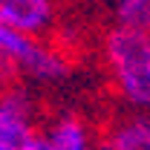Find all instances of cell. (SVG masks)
Returning a JSON list of instances; mask_svg holds the SVG:
<instances>
[{"instance_id":"cell-1","label":"cell","mask_w":150,"mask_h":150,"mask_svg":"<svg viewBox=\"0 0 150 150\" xmlns=\"http://www.w3.org/2000/svg\"><path fill=\"white\" fill-rule=\"evenodd\" d=\"M110 87L124 110H150V35L115 26L101 38Z\"/></svg>"},{"instance_id":"cell-2","label":"cell","mask_w":150,"mask_h":150,"mask_svg":"<svg viewBox=\"0 0 150 150\" xmlns=\"http://www.w3.org/2000/svg\"><path fill=\"white\" fill-rule=\"evenodd\" d=\"M0 52L18 64L20 75L35 87H55L72 72V58L58 43L46 38H35L0 23Z\"/></svg>"},{"instance_id":"cell-3","label":"cell","mask_w":150,"mask_h":150,"mask_svg":"<svg viewBox=\"0 0 150 150\" xmlns=\"http://www.w3.org/2000/svg\"><path fill=\"white\" fill-rule=\"evenodd\" d=\"M0 150H46L38 101L20 84L0 93Z\"/></svg>"},{"instance_id":"cell-4","label":"cell","mask_w":150,"mask_h":150,"mask_svg":"<svg viewBox=\"0 0 150 150\" xmlns=\"http://www.w3.org/2000/svg\"><path fill=\"white\" fill-rule=\"evenodd\" d=\"M61 18L58 0H0V23L35 38H46Z\"/></svg>"},{"instance_id":"cell-5","label":"cell","mask_w":150,"mask_h":150,"mask_svg":"<svg viewBox=\"0 0 150 150\" xmlns=\"http://www.w3.org/2000/svg\"><path fill=\"white\" fill-rule=\"evenodd\" d=\"M101 150H150V110H121L104 127Z\"/></svg>"},{"instance_id":"cell-6","label":"cell","mask_w":150,"mask_h":150,"mask_svg":"<svg viewBox=\"0 0 150 150\" xmlns=\"http://www.w3.org/2000/svg\"><path fill=\"white\" fill-rule=\"evenodd\" d=\"M46 150H93V130L81 115H58L43 127Z\"/></svg>"},{"instance_id":"cell-7","label":"cell","mask_w":150,"mask_h":150,"mask_svg":"<svg viewBox=\"0 0 150 150\" xmlns=\"http://www.w3.org/2000/svg\"><path fill=\"white\" fill-rule=\"evenodd\" d=\"M112 23L150 35V0H112Z\"/></svg>"},{"instance_id":"cell-8","label":"cell","mask_w":150,"mask_h":150,"mask_svg":"<svg viewBox=\"0 0 150 150\" xmlns=\"http://www.w3.org/2000/svg\"><path fill=\"white\" fill-rule=\"evenodd\" d=\"M20 78H23V75H20L18 64H15V61H9V58L0 52V93H6V90L18 87Z\"/></svg>"}]
</instances>
